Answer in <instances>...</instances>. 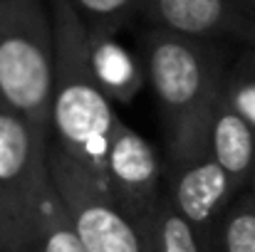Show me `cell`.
Listing matches in <instances>:
<instances>
[{"label":"cell","mask_w":255,"mask_h":252,"mask_svg":"<svg viewBox=\"0 0 255 252\" xmlns=\"http://www.w3.org/2000/svg\"><path fill=\"white\" fill-rule=\"evenodd\" d=\"M50 12L55 27L52 131L57 146L102 180L117 124L112 99L97 82L89 35L72 2L50 0Z\"/></svg>","instance_id":"cell-1"},{"label":"cell","mask_w":255,"mask_h":252,"mask_svg":"<svg viewBox=\"0 0 255 252\" xmlns=\"http://www.w3.org/2000/svg\"><path fill=\"white\" fill-rule=\"evenodd\" d=\"M55 27L42 0H0V109L52 131Z\"/></svg>","instance_id":"cell-2"},{"label":"cell","mask_w":255,"mask_h":252,"mask_svg":"<svg viewBox=\"0 0 255 252\" xmlns=\"http://www.w3.org/2000/svg\"><path fill=\"white\" fill-rule=\"evenodd\" d=\"M144 65L164 109L169 144L208 124L228 80L223 77L221 55L208 40L151 27L144 37Z\"/></svg>","instance_id":"cell-3"},{"label":"cell","mask_w":255,"mask_h":252,"mask_svg":"<svg viewBox=\"0 0 255 252\" xmlns=\"http://www.w3.org/2000/svg\"><path fill=\"white\" fill-rule=\"evenodd\" d=\"M50 144L0 109V252H27L37 210L52 185Z\"/></svg>","instance_id":"cell-4"},{"label":"cell","mask_w":255,"mask_h":252,"mask_svg":"<svg viewBox=\"0 0 255 252\" xmlns=\"http://www.w3.org/2000/svg\"><path fill=\"white\" fill-rule=\"evenodd\" d=\"M47 161L87 252H156L154 230L131 220L94 173L57 144L50 146Z\"/></svg>","instance_id":"cell-5"},{"label":"cell","mask_w":255,"mask_h":252,"mask_svg":"<svg viewBox=\"0 0 255 252\" xmlns=\"http://www.w3.org/2000/svg\"><path fill=\"white\" fill-rule=\"evenodd\" d=\"M236 193L231 175L213 159L208 124L169 144V200L203 243Z\"/></svg>","instance_id":"cell-6"},{"label":"cell","mask_w":255,"mask_h":252,"mask_svg":"<svg viewBox=\"0 0 255 252\" xmlns=\"http://www.w3.org/2000/svg\"><path fill=\"white\" fill-rule=\"evenodd\" d=\"M102 183L131 220L154 230V218L164 198L159 188V161L144 136L119 119L112 131Z\"/></svg>","instance_id":"cell-7"},{"label":"cell","mask_w":255,"mask_h":252,"mask_svg":"<svg viewBox=\"0 0 255 252\" xmlns=\"http://www.w3.org/2000/svg\"><path fill=\"white\" fill-rule=\"evenodd\" d=\"M151 27L173 35L213 40L236 35L255 40V17L238 0H141V10Z\"/></svg>","instance_id":"cell-8"},{"label":"cell","mask_w":255,"mask_h":252,"mask_svg":"<svg viewBox=\"0 0 255 252\" xmlns=\"http://www.w3.org/2000/svg\"><path fill=\"white\" fill-rule=\"evenodd\" d=\"M208 141H211L213 159L231 175L236 190H241L246 180L253 178L255 134L248 126V121L241 116V111L233 106V101L228 99L226 86L208 116Z\"/></svg>","instance_id":"cell-9"},{"label":"cell","mask_w":255,"mask_h":252,"mask_svg":"<svg viewBox=\"0 0 255 252\" xmlns=\"http://www.w3.org/2000/svg\"><path fill=\"white\" fill-rule=\"evenodd\" d=\"M92 67L97 82L109 99L131 101L144 86V72L136 60L114 37H89Z\"/></svg>","instance_id":"cell-10"},{"label":"cell","mask_w":255,"mask_h":252,"mask_svg":"<svg viewBox=\"0 0 255 252\" xmlns=\"http://www.w3.org/2000/svg\"><path fill=\"white\" fill-rule=\"evenodd\" d=\"M27 252H87L55 180L37 210Z\"/></svg>","instance_id":"cell-11"},{"label":"cell","mask_w":255,"mask_h":252,"mask_svg":"<svg viewBox=\"0 0 255 252\" xmlns=\"http://www.w3.org/2000/svg\"><path fill=\"white\" fill-rule=\"evenodd\" d=\"M203 245L206 252H255V195L231 203Z\"/></svg>","instance_id":"cell-12"},{"label":"cell","mask_w":255,"mask_h":252,"mask_svg":"<svg viewBox=\"0 0 255 252\" xmlns=\"http://www.w3.org/2000/svg\"><path fill=\"white\" fill-rule=\"evenodd\" d=\"M89 37H114L139 10L141 0H70Z\"/></svg>","instance_id":"cell-13"},{"label":"cell","mask_w":255,"mask_h":252,"mask_svg":"<svg viewBox=\"0 0 255 252\" xmlns=\"http://www.w3.org/2000/svg\"><path fill=\"white\" fill-rule=\"evenodd\" d=\"M154 248L156 252H206L203 240L173 208L169 195L161 198L154 218Z\"/></svg>","instance_id":"cell-14"},{"label":"cell","mask_w":255,"mask_h":252,"mask_svg":"<svg viewBox=\"0 0 255 252\" xmlns=\"http://www.w3.org/2000/svg\"><path fill=\"white\" fill-rule=\"evenodd\" d=\"M226 94L255 134V70L251 65H238V70L226 80Z\"/></svg>","instance_id":"cell-15"},{"label":"cell","mask_w":255,"mask_h":252,"mask_svg":"<svg viewBox=\"0 0 255 252\" xmlns=\"http://www.w3.org/2000/svg\"><path fill=\"white\" fill-rule=\"evenodd\" d=\"M238 2H241V5H243V7L255 17V0H238Z\"/></svg>","instance_id":"cell-16"},{"label":"cell","mask_w":255,"mask_h":252,"mask_svg":"<svg viewBox=\"0 0 255 252\" xmlns=\"http://www.w3.org/2000/svg\"><path fill=\"white\" fill-rule=\"evenodd\" d=\"M251 180H253V188H255V168H253V178H251Z\"/></svg>","instance_id":"cell-17"}]
</instances>
